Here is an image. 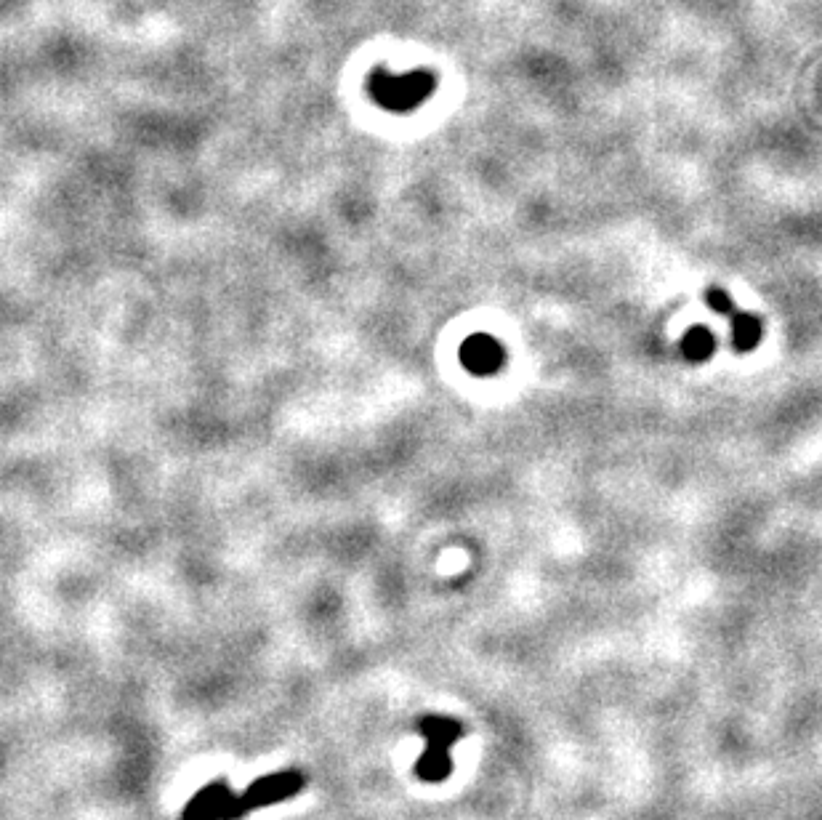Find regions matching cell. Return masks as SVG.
Masks as SVG:
<instances>
[{"instance_id": "1", "label": "cell", "mask_w": 822, "mask_h": 820, "mask_svg": "<svg viewBox=\"0 0 822 820\" xmlns=\"http://www.w3.org/2000/svg\"><path fill=\"white\" fill-rule=\"evenodd\" d=\"M232 810H235V805H232L229 789H224L221 783H216V786H208V789L200 791V794L184 807L181 820H224L229 818Z\"/></svg>"}, {"instance_id": "2", "label": "cell", "mask_w": 822, "mask_h": 820, "mask_svg": "<svg viewBox=\"0 0 822 820\" xmlns=\"http://www.w3.org/2000/svg\"><path fill=\"white\" fill-rule=\"evenodd\" d=\"M463 363L474 373H495L503 363V349L487 336H474L463 347Z\"/></svg>"}, {"instance_id": "3", "label": "cell", "mask_w": 822, "mask_h": 820, "mask_svg": "<svg viewBox=\"0 0 822 820\" xmlns=\"http://www.w3.org/2000/svg\"><path fill=\"white\" fill-rule=\"evenodd\" d=\"M732 331H735V347L737 349H751L761 336V325L756 317L735 315L732 320Z\"/></svg>"}, {"instance_id": "4", "label": "cell", "mask_w": 822, "mask_h": 820, "mask_svg": "<svg viewBox=\"0 0 822 820\" xmlns=\"http://www.w3.org/2000/svg\"><path fill=\"white\" fill-rule=\"evenodd\" d=\"M682 349L689 360H705V357L713 352L711 333L705 331V328H695V331H689L682 341Z\"/></svg>"}, {"instance_id": "5", "label": "cell", "mask_w": 822, "mask_h": 820, "mask_svg": "<svg viewBox=\"0 0 822 820\" xmlns=\"http://www.w3.org/2000/svg\"><path fill=\"white\" fill-rule=\"evenodd\" d=\"M708 304H711V309H716V312H724V315H727V312H732V304H729L727 293L711 291V293H708Z\"/></svg>"}]
</instances>
